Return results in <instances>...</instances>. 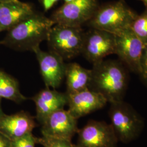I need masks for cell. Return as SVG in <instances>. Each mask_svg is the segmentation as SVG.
I'll list each match as a JSON object with an SVG mask.
<instances>
[{
    "mask_svg": "<svg viewBox=\"0 0 147 147\" xmlns=\"http://www.w3.org/2000/svg\"><path fill=\"white\" fill-rule=\"evenodd\" d=\"M89 89L104 96L108 102L124 100L129 77L121 61L102 60L93 64Z\"/></svg>",
    "mask_w": 147,
    "mask_h": 147,
    "instance_id": "1",
    "label": "cell"
},
{
    "mask_svg": "<svg viewBox=\"0 0 147 147\" xmlns=\"http://www.w3.org/2000/svg\"><path fill=\"white\" fill-rule=\"evenodd\" d=\"M55 24L51 18L35 12L7 31L0 44L16 51H33L41 42L47 40L49 32Z\"/></svg>",
    "mask_w": 147,
    "mask_h": 147,
    "instance_id": "2",
    "label": "cell"
},
{
    "mask_svg": "<svg viewBox=\"0 0 147 147\" xmlns=\"http://www.w3.org/2000/svg\"><path fill=\"white\" fill-rule=\"evenodd\" d=\"M109 116L119 142L126 144L134 141L143 130V118L124 100L110 103Z\"/></svg>",
    "mask_w": 147,
    "mask_h": 147,
    "instance_id": "3",
    "label": "cell"
},
{
    "mask_svg": "<svg viewBox=\"0 0 147 147\" xmlns=\"http://www.w3.org/2000/svg\"><path fill=\"white\" fill-rule=\"evenodd\" d=\"M137 16L123 0H118L99 6L87 23L92 28L115 34L130 27Z\"/></svg>",
    "mask_w": 147,
    "mask_h": 147,
    "instance_id": "4",
    "label": "cell"
},
{
    "mask_svg": "<svg viewBox=\"0 0 147 147\" xmlns=\"http://www.w3.org/2000/svg\"><path fill=\"white\" fill-rule=\"evenodd\" d=\"M85 32L82 27L55 24L49 32L47 42L50 51L63 59H70L81 53Z\"/></svg>",
    "mask_w": 147,
    "mask_h": 147,
    "instance_id": "5",
    "label": "cell"
},
{
    "mask_svg": "<svg viewBox=\"0 0 147 147\" xmlns=\"http://www.w3.org/2000/svg\"><path fill=\"white\" fill-rule=\"evenodd\" d=\"M99 6L97 0H74L64 3L51 19L55 24L82 27L92 18Z\"/></svg>",
    "mask_w": 147,
    "mask_h": 147,
    "instance_id": "6",
    "label": "cell"
},
{
    "mask_svg": "<svg viewBox=\"0 0 147 147\" xmlns=\"http://www.w3.org/2000/svg\"><path fill=\"white\" fill-rule=\"evenodd\" d=\"M115 36V54L127 69L139 74L142 51L144 44L130 27Z\"/></svg>",
    "mask_w": 147,
    "mask_h": 147,
    "instance_id": "7",
    "label": "cell"
},
{
    "mask_svg": "<svg viewBox=\"0 0 147 147\" xmlns=\"http://www.w3.org/2000/svg\"><path fill=\"white\" fill-rule=\"evenodd\" d=\"M94 64L115 54V36L109 32L92 28L85 32L81 53Z\"/></svg>",
    "mask_w": 147,
    "mask_h": 147,
    "instance_id": "8",
    "label": "cell"
},
{
    "mask_svg": "<svg viewBox=\"0 0 147 147\" xmlns=\"http://www.w3.org/2000/svg\"><path fill=\"white\" fill-rule=\"evenodd\" d=\"M78 147H117L118 140L110 124L89 121L78 132Z\"/></svg>",
    "mask_w": 147,
    "mask_h": 147,
    "instance_id": "9",
    "label": "cell"
},
{
    "mask_svg": "<svg viewBox=\"0 0 147 147\" xmlns=\"http://www.w3.org/2000/svg\"><path fill=\"white\" fill-rule=\"evenodd\" d=\"M41 125L43 136L71 141L79 129L78 119L64 109L54 112Z\"/></svg>",
    "mask_w": 147,
    "mask_h": 147,
    "instance_id": "10",
    "label": "cell"
},
{
    "mask_svg": "<svg viewBox=\"0 0 147 147\" xmlns=\"http://www.w3.org/2000/svg\"><path fill=\"white\" fill-rule=\"evenodd\" d=\"M33 52L36 55L40 73L47 87L53 89L58 88L65 78L66 64L64 59L51 51H42L40 47H36Z\"/></svg>",
    "mask_w": 147,
    "mask_h": 147,
    "instance_id": "11",
    "label": "cell"
},
{
    "mask_svg": "<svg viewBox=\"0 0 147 147\" xmlns=\"http://www.w3.org/2000/svg\"><path fill=\"white\" fill-rule=\"evenodd\" d=\"M66 94L69 111L77 119L102 109L108 102L104 96L89 88Z\"/></svg>",
    "mask_w": 147,
    "mask_h": 147,
    "instance_id": "12",
    "label": "cell"
},
{
    "mask_svg": "<svg viewBox=\"0 0 147 147\" xmlns=\"http://www.w3.org/2000/svg\"><path fill=\"white\" fill-rule=\"evenodd\" d=\"M36 126L34 117L24 111L11 115L5 114L0 119V132L11 141L32 133Z\"/></svg>",
    "mask_w": 147,
    "mask_h": 147,
    "instance_id": "13",
    "label": "cell"
},
{
    "mask_svg": "<svg viewBox=\"0 0 147 147\" xmlns=\"http://www.w3.org/2000/svg\"><path fill=\"white\" fill-rule=\"evenodd\" d=\"M36 107V119L42 124L49 116L56 111L63 109L67 104L66 93L50 88L42 89L32 98Z\"/></svg>",
    "mask_w": 147,
    "mask_h": 147,
    "instance_id": "14",
    "label": "cell"
},
{
    "mask_svg": "<svg viewBox=\"0 0 147 147\" xmlns=\"http://www.w3.org/2000/svg\"><path fill=\"white\" fill-rule=\"evenodd\" d=\"M34 13L30 4L19 0L0 2V32L8 31Z\"/></svg>",
    "mask_w": 147,
    "mask_h": 147,
    "instance_id": "15",
    "label": "cell"
},
{
    "mask_svg": "<svg viewBox=\"0 0 147 147\" xmlns=\"http://www.w3.org/2000/svg\"><path fill=\"white\" fill-rule=\"evenodd\" d=\"M91 76V69L84 68L77 63L66 64V93H74L89 88Z\"/></svg>",
    "mask_w": 147,
    "mask_h": 147,
    "instance_id": "16",
    "label": "cell"
},
{
    "mask_svg": "<svg viewBox=\"0 0 147 147\" xmlns=\"http://www.w3.org/2000/svg\"><path fill=\"white\" fill-rule=\"evenodd\" d=\"M0 98L20 104L27 99L20 92L18 81L10 75L0 70Z\"/></svg>",
    "mask_w": 147,
    "mask_h": 147,
    "instance_id": "17",
    "label": "cell"
},
{
    "mask_svg": "<svg viewBox=\"0 0 147 147\" xmlns=\"http://www.w3.org/2000/svg\"><path fill=\"white\" fill-rule=\"evenodd\" d=\"M143 43H147V8L140 15H137L136 19L130 27Z\"/></svg>",
    "mask_w": 147,
    "mask_h": 147,
    "instance_id": "18",
    "label": "cell"
},
{
    "mask_svg": "<svg viewBox=\"0 0 147 147\" xmlns=\"http://www.w3.org/2000/svg\"><path fill=\"white\" fill-rule=\"evenodd\" d=\"M37 143L42 145L44 147H78L76 144H73L71 141L43 136L37 138Z\"/></svg>",
    "mask_w": 147,
    "mask_h": 147,
    "instance_id": "19",
    "label": "cell"
},
{
    "mask_svg": "<svg viewBox=\"0 0 147 147\" xmlns=\"http://www.w3.org/2000/svg\"><path fill=\"white\" fill-rule=\"evenodd\" d=\"M37 143V137L32 133L21 137L15 140L11 141L10 147H35Z\"/></svg>",
    "mask_w": 147,
    "mask_h": 147,
    "instance_id": "20",
    "label": "cell"
},
{
    "mask_svg": "<svg viewBox=\"0 0 147 147\" xmlns=\"http://www.w3.org/2000/svg\"><path fill=\"white\" fill-rule=\"evenodd\" d=\"M138 75L142 82L147 86V43L144 45L140 62V70Z\"/></svg>",
    "mask_w": 147,
    "mask_h": 147,
    "instance_id": "21",
    "label": "cell"
},
{
    "mask_svg": "<svg viewBox=\"0 0 147 147\" xmlns=\"http://www.w3.org/2000/svg\"><path fill=\"white\" fill-rule=\"evenodd\" d=\"M59 0H41L44 11H47L51 9Z\"/></svg>",
    "mask_w": 147,
    "mask_h": 147,
    "instance_id": "22",
    "label": "cell"
},
{
    "mask_svg": "<svg viewBox=\"0 0 147 147\" xmlns=\"http://www.w3.org/2000/svg\"><path fill=\"white\" fill-rule=\"evenodd\" d=\"M11 140L0 132V147H10Z\"/></svg>",
    "mask_w": 147,
    "mask_h": 147,
    "instance_id": "23",
    "label": "cell"
},
{
    "mask_svg": "<svg viewBox=\"0 0 147 147\" xmlns=\"http://www.w3.org/2000/svg\"><path fill=\"white\" fill-rule=\"evenodd\" d=\"M5 115V113H3L2 109V107H1V99L0 98V119L2 117V116Z\"/></svg>",
    "mask_w": 147,
    "mask_h": 147,
    "instance_id": "24",
    "label": "cell"
},
{
    "mask_svg": "<svg viewBox=\"0 0 147 147\" xmlns=\"http://www.w3.org/2000/svg\"><path fill=\"white\" fill-rule=\"evenodd\" d=\"M139 1H142L143 4L146 6V8H147V0H139Z\"/></svg>",
    "mask_w": 147,
    "mask_h": 147,
    "instance_id": "25",
    "label": "cell"
},
{
    "mask_svg": "<svg viewBox=\"0 0 147 147\" xmlns=\"http://www.w3.org/2000/svg\"><path fill=\"white\" fill-rule=\"evenodd\" d=\"M18 1V0H0V2H9V1Z\"/></svg>",
    "mask_w": 147,
    "mask_h": 147,
    "instance_id": "26",
    "label": "cell"
},
{
    "mask_svg": "<svg viewBox=\"0 0 147 147\" xmlns=\"http://www.w3.org/2000/svg\"><path fill=\"white\" fill-rule=\"evenodd\" d=\"M64 1L65 3H69V2H70L73 1L74 0H64Z\"/></svg>",
    "mask_w": 147,
    "mask_h": 147,
    "instance_id": "27",
    "label": "cell"
}]
</instances>
